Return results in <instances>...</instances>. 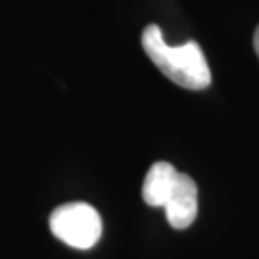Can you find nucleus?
I'll use <instances>...</instances> for the list:
<instances>
[{"mask_svg":"<svg viewBox=\"0 0 259 259\" xmlns=\"http://www.w3.org/2000/svg\"><path fill=\"white\" fill-rule=\"evenodd\" d=\"M50 231L58 240L75 250H89L102 236V219L93 205L71 202L52 211Z\"/></svg>","mask_w":259,"mask_h":259,"instance_id":"f03ea898","label":"nucleus"},{"mask_svg":"<svg viewBox=\"0 0 259 259\" xmlns=\"http://www.w3.org/2000/svg\"><path fill=\"white\" fill-rule=\"evenodd\" d=\"M165 217L173 229H188L198 215V186L186 173H177V179L163 204Z\"/></svg>","mask_w":259,"mask_h":259,"instance_id":"7ed1b4c3","label":"nucleus"},{"mask_svg":"<svg viewBox=\"0 0 259 259\" xmlns=\"http://www.w3.org/2000/svg\"><path fill=\"white\" fill-rule=\"evenodd\" d=\"M175 167L167 161H157L148 169L144 185H142V198L152 207H163L167 194L177 179Z\"/></svg>","mask_w":259,"mask_h":259,"instance_id":"20e7f679","label":"nucleus"},{"mask_svg":"<svg viewBox=\"0 0 259 259\" xmlns=\"http://www.w3.org/2000/svg\"><path fill=\"white\" fill-rule=\"evenodd\" d=\"M253 48H255V54L259 58V27L255 29V35H253Z\"/></svg>","mask_w":259,"mask_h":259,"instance_id":"39448f33","label":"nucleus"},{"mask_svg":"<svg viewBox=\"0 0 259 259\" xmlns=\"http://www.w3.org/2000/svg\"><path fill=\"white\" fill-rule=\"evenodd\" d=\"M142 48L157 69L179 87L188 91H204L211 84L207 60L194 40L171 47L163 40L161 29L152 23L142 31Z\"/></svg>","mask_w":259,"mask_h":259,"instance_id":"f257e3e1","label":"nucleus"}]
</instances>
